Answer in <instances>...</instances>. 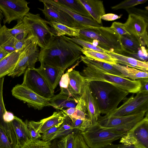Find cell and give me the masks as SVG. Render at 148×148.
Wrapping results in <instances>:
<instances>
[{"label":"cell","mask_w":148,"mask_h":148,"mask_svg":"<svg viewBox=\"0 0 148 148\" xmlns=\"http://www.w3.org/2000/svg\"><path fill=\"white\" fill-rule=\"evenodd\" d=\"M88 83L101 114L107 115L115 110L120 102L126 99L129 94L105 82L93 81Z\"/></svg>","instance_id":"cell-2"},{"label":"cell","mask_w":148,"mask_h":148,"mask_svg":"<svg viewBox=\"0 0 148 148\" xmlns=\"http://www.w3.org/2000/svg\"><path fill=\"white\" fill-rule=\"evenodd\" d=\"M29 133L31 140H35L41 138V135L38 132L30 121L26 120L25 121Z\"/></svg>","instance_id":"cell-49"},{"label":"cell","mask_w":148,"mask_h":148,"mask_svg":"<svg viewBox=\"0 0 148 148\" xmlns=\"http://www.w3.org/2000/svg\"><path fill=\"white\" fill-rule=\"evenodd\" d=\"M82 53L91 59L111 65L117 64L115 59L109 54L82 48Z\"/></svg>","instance_id":"cell-33"},{"label":"cell","mask_w":148,"mask_h":148,"mask_svg":"<svg viewBox=\"0 0 148 148\" xmlns=\"http://www.w3.org/2000/svg\"><path fill=\"white\" fill-rule=\"evenodd\" d=\"M76 38L91 42L109 51L122 55L124 53L120 36L110 27L90 26L81 29Z\"/></svg>","instance_id":"cell-3"},{"label":"cell","mask_w":148,"mask_h":148,"mask_svg":"<svg viewBox=\"0 0 148 148\" xmlns=\"http://www.w3.org/2000/svg\"><path fill=\"white\" fill-rule=\"evenodd\" d=\"M80 74L88 82L93 81L105 82L129 93H137L140 90L141 84L138 79L131 80L87 66L84 67Z\"/></svg>","instance_id":"cell-4"},{"label":"cell","mask_w":148,"mask_h":148,"mask_svg":"<svg viewBox=\"0 0 148 148\" xmlns=\"http://www.w3.org/2000/svg\"><path fill=\"white\" fill-rule=\"evenodd\" d=\"M39 1L41 2H45L55 8L66 13L75 21L81 25L86 27H88L90 26L99 27L102 26L99 24L91 17L83 16L72 12L56 3L53 0H40Z\"/></svg>","instance_id":"cell-20"},{"label":"cell","mask_w":148,"mask_h":148,"mask_svg":"<svg viewBox=\"0 0 148 148\" xmlns=\"http://www.w3.org/2000/svg\"><path fill=\"white\" fill-rule=\"evenodd\" d=\"M147 0H126L111 7L112 10H117L119 9L127 10L140 4L146 2Z\"/></svg>","instance_id":"cell-37"},{"label":"cell","mask_w":148,"mask_h":148,"mask_svg":"<svg viewBox=\"0 0 148 148\" xmlns=\"http://www.w3.org/2000/svg\"><path fill=\"white\" fill-rule=\"evenodd\" d=\"M51 148H59L57 143V141L53 140L51 145Z\"/></svg>","instance_id":"cell-56"},{"label":"cell","mask_w":148,"mask_h":148,"mask_svg":"<svg viewBox=\"0 0 148 148\" xmlns=\"http://www.w3.org/2000/svg\"><path fill=\"white\" fill-rule=\"evenodd\" d=\"M138 79L141 84L139 92L148 93V78H141Z\"/></svg>","instance_id":"cell-50"},{"label":"cell","mask_w":148,"mask_h":148,"mask_svg":"<svg viewBox=\"0 0 148 148\" xmlns=\"http://www.w3.org/2000/svg\"><path fill=\"white\" fill-rule=\"evenodd\" d=\"M146 112H143L135 115L115 117L100 116L97 123L103 128L114 129L119 131L127 132L144 118Z\"/></svg>","instance_id":"cell-9"},{"label":"cell","mask_w":148,"mask_h":148,"mask_svg":"<svg viewBox=\"0 0 148 148\" xmlns=\"http://www.w3.org/2000/svg\"><path fill=\"white\" fill-rule=\"evenodd\" d=\"M102 148H136L132 145H126L123 144H113L112 143L109 144Z\"/></svg>","instance_id":"cell-53"},{"label":"cell","mask_w":148,"mask_h":148,"mask_svg":"<svg viewBox=\"0 0 148 148\" xmlns=\"http://www.w3.org/2000/svg\"><path fill=\"white\" fill-rule=\"evenodd\" d=\"M15 116L11 112L6 111L3 116V121L6 123H11L14 119Z\"/></svg>","instance_id":"cell-52"},{"label":"cell","mask_w":148,"mask_h":148,"mask_svg":"<svg viewBox=\"0 0 148 148\" xmlns=\"http://www.w3.org/2000/svg\"><path fill=\"white\" fill-rule=\"evenodd\" d=\"M69 38L76 44L82 47L83 48L107 53L110 52L98 46L95 45L91 42L80 40L74 37H69Z\"/></svg>","instance_id":"cell-36"},{"label":"cell","mask_w":148,"mask_h":148,"mask_svg":"<svg viewBox=\"0 0 148 148\" xmlns=\"http://www.w3.org/2000/svg\"><path fill=\"white\" fill-rule=\"evenodd\" d=\"M35 39L32 36H29L26 38L21 41H17L14 48L16 51L21 52L30 43Z\"/></svg>","instance_id":"cell-44"},{"label":"cell","mask_w":148,"mask_h":148,"mask_svg":"<svg viewBox=\"0 0 148 148\" xmlns=\"http://www.w3.org/2000/svg\"><path fill=\"white\" fill-rule=\"evenodd\" d=\"M17 40L10 33L5 25L0 29V47L9 54L16 51L14 48Z\"/></svg>","instance_id":"cell-27"},{"label":"cell","mask_w":148,"mask_h":148,"mask_svg":"<svg viewBox=\"0 0 148 148\" xmlns=\"http://www.w3.org/2000/svg\"><path fill=\"white\" fill-rule=\"evenodd\" d=\"M74 129L72 127V121L67 115L56 134L49 140L50 141L58 138L63 137L70 134Z\"/></svg>","instance_id":"cell-34"},{"label":"cell","mask_w":148,"mask_h":148,"mask_svg":"<svg viewBox=\"0 0 148 148\" xmlns=\"http://www.w3.org/2000/svg\"><path fill=\"white\" fill-rule=\"evenodd\" d=\"M84 100L86 108L88 118L91 125L97 123L100 112L97 103L90 87L89 83L86 82L80 96Z\"/></svg>","instance_id":"cell-16"},{"label":"cell","mask_w":148,"mask_h":148,"mask_svg":"<svg viewBox=\"0 0 148 148\" xmlns=\"http://www.w3.org/2000/svg\"><path fill=\"white\" fill-rule=\"evenodd\" d=\"M110 27L120 36L130 34L126 30L124 23L114 22L112 23Z\"/></svg>","instance_id":"cell-47"},{"label":"cell","mask_w":148,"mask_h":148,"mask_svg":"<svg viewBox=\"0 0 148 148\" xmlns=\"http://www.w3.org/2000/svg\"><path fill=\"white\" fill-rule=\"evenodd\" d=\"M78 100L69 96L59 94L50 99V106L58 110H62L65 108H75Z\"/></svg>","instance_id":"cell-25"},{"label":"cell","mask_w":148,"mask_h":148,"mask_svg":"<svg viewBox=\"0 0 148 148\" xmlns=\"http://www.w3.org/2000/svg\"><path fill=\"white\" fill-rule=\"evenodd\" d=\"M23 20L29 36L34 38L40 49L46 48L51 39L56 36L53 30L48 25V21L42 18L39 14L29 12Z\"/></svg>","instance_id":"cell-5"},{"label":"cell","mask_w":148,"mask_h":148,"mask_svg":"<svg viewBox=\"0 0 148 148\" xmlns=\"http://www.w3.org/2000/svg\"><path fill=\"white\" fill-rule=\"evenodd\" d=\"M42 2L43 3L44 8L38 9L42 12L48 21L55 22L78 29L88 27L80 25L64 12L57 9L45 2Z\"/></svg>","instance_id":"cell-14"},{"label":"cell","mask_w":148,"mask_h":148,"mask_svg":"<svg viewBox=\"0 0 148 148\" xmlns=\"http://www.w3.org/2000/svg\"><path fill=\"white\" fill-rule=\"evenodd\" d=\"M3 17L4 16L3 14L2 13L0 9V29L2 27L1 25V22Z\"/></svg>","instance_id":"cell-57"},{"label":"cell","mask_w":148,"mask_h":148,"mask_svg":"<svg viewBox=\"0 0 148 148\" xmlns=\"http://www.w3.org/2000/svg\"><path fill=\"white\" fill-rule=\"evenodd\" d=\"M127 132L103 128L96 123L91 125L86 130L81 133L90 148H102L121 139L126 135Z\"/></svg>","instance_id":"cell-6"},{"label":"cell","mask_w":148,"mask_h":148,"mask_svg":"<svg viewBox=\"0 0 148 148\" xmlns=\"http://www.w3.org/2000/svg\"><path fill=\"white\" fill-rule=\"evenodd\" d=\"M127 132L119 142L136 148H148V114Z\"/></svg>","instance_id":"cell-8"},{"label":"cell","mask_w":148,"mask_h":148,"mask_svg":"<svg viewBox=\"0 0 148 148\" xmlns=\"http://www.w3.org/2000/svg\"><path fill=\"white\" fill-rule=\"evenodd\" d=\"M120 39L124 51L123 54L136 53L142 47H145L140 36L127 34L120 36Z\"/></svg>","instance_id":"cell-24"},{"label":"cell","mask_w":148,"mask_h":148,"mask_svg":"<svg viewBox=\"0 0 148 148\" xmlns=\"http://www.w3.org/2000/svg\"><path fill=\"white\" fill-rule=\"evenodd\" d=\"M128 33L136 36L143 35L147 31V22L144 18L134 14H129L126 22L124 23Z\"/></svg>","instance_id":"cell-19"},{"label":"cell","mask_w":148,"mask_h":148,"mask_svg":"<svg viewBox=\"0 0 148 148\" xmlns=\"http://www.w3.org/2000/svg\"><path fill=\"white\" fill-rule=\"evenodd\" d=\"M82 47L66 36H54L45 48L40 49V63L66 69L80 59Z\"/></svg>","instance_id":"cell-1"},{"label":"cell","mask_w":148,"mask_h":148,"mask_svg":"<svg viewBox=\"0 0 148 148\" xmlns=\"http://www.w3.org/2000/svg\"><path fill=\"white\" fill-rule=\"evenodd\" d=\"M113 65L122 74L121 77L129 78L132 80L148 78V72L117 63Z\"/></svg>","instance_id":"cell-30"},{"label":"cell","mask_w":148,"mask_h":148,"mask_svg":"<svg viewBox=\"0 0 148 148\" xmlns=\"http://www.w3.org/2000/svg\"><path fill=\"white\" fill-rule=\"evenodd\" d=\"M61 125H57L51 127L42 134L41 139L45 141H49L56 133Z\"/></svg>","instance_id":"cell-46"},{"label":"cell","mask_w":148,"mask_h":148,"mask_svg":"<svg viewBox=\"0 0 148 148\" xmlns=\"http://www.w3.org/2000/svg\"><path fill=\"white\" fill-rule=\"evenodd\" d=\"M73 148H90L84 141L81 132L75 134Z\"/></svg>","instance_id":"cell-48"},{"label":"cell","mask_w":148,"mask_h":148,"mask_svg":"<svg viewBox=\"0 0 148 148\" xmlns=\"http://www.w3.org/2000/svg\"><path fill=\"white\" fill-rule=\"evenodd\" d=\"M69 118L72 122L77 119H88L85 101L81 96L78 99V102L75 108L74 112Z\"/></svg>","instance_id":"cell-35"},{"label":"cell","mask_w":148,"mask_h":148,"mask_svg":"<svg viewBox=\"0 0 148 148\" xmlns=\"http://www.w3.org/2000/svg\"><path fill=\"white\" fill-rule=\"evenodd\" d=\"M48 24L57 36L67 35L72 37L77 38L79 36V29L70 27L53 21H48Z\"/></svg>","instance_id":"cell-32"},{"label":"cell","mask_w":148,"mask_h":148,"mask_svg":"<svg viewBox=\"0 0 148 148\" xmlns=\"http://www.w3.org/2000/svg\"><path fill=\"white\" fill-rule=\"evenodd\" d=\"M21 84L44 98L50 99L54 96V91L35 68L27 69L24 73Z\"/></svg>","instance_id":"cell-11"},{"label":"cell","mask_w":148,"mask_h":148,"mask_svg":"<svg viewBox=\"0 0 148 148\" xmlns=\"http://www.w3.org/2000/svg\"><path fill=\"white\" fill-rule=\"evenodd\" d=\"M66 114L62 110L54 112L51 116L36 122L30 121L37 131L42 134L49 128L57 125H61L66 116Z\"/></svg>","instance_id":"cell-18"},{"label":"cell","mask_w":148,"mask_h":148,"mask_svg":"<svg viewBox=\"0 0 148 148\" xmlns=\"http://www.w3.org/2000/svg\"><path fill=\"white\" fill-rule=\"evenodd\" d=\"M81 61L87 66L97 69L104 72L121 77L122 74L113 65L96 61L81 56Z\"/></svg>","instance_id":"cell-29"},{"label":"cell","mask_w":148,"mask_h":148,"mask_svg":"<svg viewBox=\"0 0 148 148\" xmlns=\"http://www.w3.org/2000/svg\"><path fill=\"white\" fill-rule=\"evenodd\" d=\"M79 0L91 17L99 24L102 25L101 17L106 14L103 1L98 0Z\"/></svg>","instance_id":"cell-21"},{"label":"cell","mask_w":148,"mask_h":148,"mask_svg":"<svg viewBox=\"0 0 148 148\" xmlns=\"http://www.w3.org/2000/svg\"><path fill=\"white\" fill-rule=\"evenodd\" d=\"M29 36L27 32L22 33L16 35L15 38L17 41H21L26 38Z\"/></svg>","instance_id":"cell-54"},{"label":"cell","mask_w":148,"mask_h":148,"mask_svg":"<svg viewBox=\"0 0 148 148\" xmlns=\"http://www.w3.org/2000/svg\"><path fill=\"white\" fill-rule=\"evenodd\" d=\"M12 95L16 99L27 103L29 107L41 110L44 107L50 106V99L43 97L26 87L17 84L11 91Z\"/></svg>","instance_id":"cell-13"},{"label":"cell","mask_w":148,"mask_h":148,"mask_svg":"<svg viewBox=\"0 0 148 148\" xmlns=\"http://www.w3.org/2000/svg\"><path fill=\"white\" fill-rule=\"evenodd\" d=\"M75 134L72 132L57 141L59 148H73Z\"/></svg>","instance_id":"cell-38"},{"label":"cell","mask_w":148,"mask_h":148,"mask_svg":"<svg viewBox=\"0 0 148 148\" xmlns=\"http://www.w3.org/2000/svg\"><path fill=\"white\" fill-rule=\"evenodd\" d=\"M9 31L10 34L14 37L19 34L27 32L23 19L17 20V24L12 28L9 29Z\"/></svg>","instance_id":"cell-42"},{"label":"cell","mask_w":148,"mask_h":148,"mask_svg":"<svg viewBox=\"0 0 148 148\" xmlns=\"http://www.w3.org/2000/svg\"><path fill=\"white\" fill-rule=\"evenodd\" d=\"M40 51L37 41L34 40L21 52L19 58L12 71L8 75L12 77L24 73L27 68H35L38 61Z\"/></svg>","instance_id":"cell-10"},{"label":"cell","mask_w":148,"mask_h":148,"mask_svg":"<svg viewBox=\"0 0 148 148\" xmlns=\"http://www.w3.org/2000/svg\"><path fill=\"white\" fill-rule=\"evenodd\" d=\"M4 77L0 78V127L3 130L8 139L11 140L16 137V135L11 123H6L3 121V116L7 111L3 102V88Z\"/></svg>","instance_id":"cell-26"},{"label":"cell","mask_w":148,"mask_h":148,"mask_svg":"<svg viewBox=\"0 0 148 148\" xmlns=\"http://www.w3.org/2000/svg\"><path fill=\"white\" fill-rule=\"evenodd\" d=\"M126 10L129 14H134L141 17L148 22V10H142L133 7L127 9Z\"/></svg>","instance_id":"cell-45"},{"label":"cell","mask_w":148,"mask_h":148,"mask_svg":"<svg viewBox=\"0 0 148 148\" xmlns=\"http://www.w3.org/2000/svg\"><path fill=\"white\" fill-rule=\"evenodd\" d=\"M75 67V66L67 70L68 84L66 89L62 94L78 100L81 95L82 88L86 81L79 71L74 69Z\"/></svg>","instance_id":"cell-15"},{"label":"cell","mask_w":148,"mask_h":148,"mask_svg":"<svg viewBox=\"0 0 148 148\" xmlns=\"http://www.w3.org/2000/svg\"><path fill=\"white\" fill-rule=\"evenodd\" d=\"M122 15H118L113 13H108L102 16L101 19L106 21H112L121 18Z\"/></svg>","instance_id":"cell-51"},{"label":"cell","mask_w":148,"mask_h":148,"mask_svg":"<svg viewBox=\"0 0 148 148\" xmlns=\"http://www.w3.org/2000/svg\"><path fill=\"white\" fill-rule=\"evenodd\" d=\"M21 52L10 54L0 61V78L8 75L14 69L19 58Z\"/></svg>","instance_id":"cell-28"},{"label":"cell","mask_w":148,"mask_h":148,"mask_svg":"<svg viewBox=\"0 0 148 148\" xmlns=\"http://www.w3.org/2000/svg\"><path fill=\"white\" fill-rule=\"evenodd\" d=\"M11 123L16 134L18 145L20 148L31 140L27 125L25 122L15 116Z\"/></svg>","instance_id":"cell-22"},{"label":"cell","mask_w":148,"mask_h":148,"mask_svg":"<svg viewBox=\"0 0 148 148\" xmlns=\"http://www.w3.org/2000/svg\"><path fill=\"white\" fill-rule=\"evenodd\" d=\"M35 69L42 75L50 88L54 91L65 70L64 69L43 63H40V67L37 69L35 68Z\"/></svg>","instance_id":"cell-17"},{"label":"cell","mask_w":148,"mask_h":148,"mask_svg":"<svg viewBox=\"0 0 148 148\" xmlns=\"http://www.w3.org/2000/svg\"><path fill=\"white\" fill-rule=\"evenodd\" d=\"M28 3L25 0H0V9L4 17V24L23 19L29 12Z\"/></svg>","instance_id":"cell-12"},{"label":"cell","mask_w":148,"mask_h":148,"mask_svg":"<svg viewBox=\"0 0 148 148\" xmlns=\"http://www.w3.org/2000/svg\"><path fill=\"white\" fill-rule=\"evenodd\" d=\"M124 103L114 111L105 116L115 117L126 116L146 112L148 110V93L139 92L127 99Z\"/></svg>","instance_id":"cell-7"},{"label":"cell","mask_w":148,"mask_h":148,"mask_svg":"<svg viewBox=\"0 0 148 148\" xmlns=\"http://www.w3.org/2000/svg\"><path fill=\"white\" fill-rule=\"evenodd\" d=\"M57 4L78 14L91 17L79 0H54Z\"/></svg>","instance_id":"cell-31"},{"label":"cell","mask_w":148,"mask_h":148,"mask_svg":"<svg viewBox=\"0 0 148 148\" xmlns=\"http://www.w3.org/2000/svg\"><path fill=\"white\" fill-rule=\"evenodd\" d=\"M0 148H17L10 142L4 131L0 127Z\"/></svg>","instance_id":"cell-43"},{"label":"cell","mask_w":148,"mask_h":148,"mask_svg":"<svg viewBox=\"0 0 148 148\" xmlns=\"http://www.w3.org/2000/svg\"><path fill=\"white\" fill-rule=\"evenodd\" d=\"M125 56L133 58L138 60L142 62H148V50L145 47L142 46L141 49L136 52L134 53H127Z\"/></svg>","instance_id":"cell-40"},{"label":"cell","mask_w":148,"mask_h":148,"mask_svg":"<svg viewBox=\"0 0 148 148\" xmlns=\"http://www.w3.org/2000/svg\"><path fill=\"white\" fill-rule=\"evenodd\" d=\"M115 60L117 63L148 72V62L140 61L133 58L114 52L108 53Z\"/></svg>","instance_id":"cell-23"},{"label":"cell","mask_w":148,"mask_h":148,"mask_svg":"<svg viewBox=\"0 0 148 148\" xmlns=\"http://www.w3.org/2000/svg\"><path fill=\"white\" fill-rule=\"evenodd\" d=\"M50 141H45L39 139L31 140L21 148H51Z\"/></svg>","instance_id":"cell-41"},{"label":"cell","mask_w":148,"mask_h":148,"mask_svg":"<svg viewBox=\"0 0 148 148\" xmlns=\"http://www.w3.org/2000/svg\"><path fill=\"white\" fill-rule=\"evenodd\" d=\"M91 125L88 119H77L72 122V127L73 129L79 130L81 132L86 130Z\"/></svg>","instance_id":"cell-39"},{"label":"cell","mask_w":148,"mask_h":148,"mask_svg":"<svg viewBox=\"0 0 148 148\" xmlns=\"http://www.w3.org/2000/svg\"><path fill=\"white\" fill-rule=\"evenodd\" d=\"M9 54L0 47V61L6 57Z\"/></svg>","instance_id":"cell-55"}]
</instances>
